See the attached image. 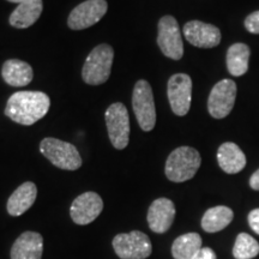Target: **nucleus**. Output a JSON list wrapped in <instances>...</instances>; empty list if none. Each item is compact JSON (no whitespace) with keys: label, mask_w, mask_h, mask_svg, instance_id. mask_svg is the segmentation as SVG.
Masks as SVG:
<instances>
[{"label":"nucleus","mask_w":259,"mask_h":259,"mask_svg":"<svg viewBox=\"0 0 259 259\" xmlns=\"http://www.w3.org/2000/svg\"><path fill=\"white\" fill-rule=\"evenodd\" d=\"M103 210V200L96 192H85L73 200L70 216L76 225L85 226L99 218Z\"/></svg>","instance_id":"nucleus-12"},{"label":"nucleus","mask_w":259,"mask_h":259,"mask_svg":"<svg viewBox=\"0 0 259 259\" xmlns=\"http://www.w3.org/2000/svg\"><path fill=\"white\" fill-rule=\"evenodd\" d=\"M106 125L113 147L122 150L130 141V116L127 108L120 102L113 103L107 108Z\"/></svg>","instance_id":"nucleus-7"},{"label":"nucleus","mask_w":259,"mask_h":259,"mask_svg":"<svg viewBox=\"0 0 259 259\" xmlns=\"http://www.w3.org/2000/svg\"><path fill=\"white\" fill-rule=\"evenodd\" d=\"M219 166L228 174H236L246 166V156L235 143L226 142L218 150Z\"/></svg>","instance_id":"nucleus-18"},{"label":"nucleus","mask_w":259,"mask_h":259,"mask_svg":"<svg viewBox=\"0 0 259 259\" xmlns=\"http://www.w3.org/2000/svg\"><path fill=\"white\" fill-rule=\"evenodd\" d=\"M10 3H15V4H19V3H22L23 0H8Z\"/></svg>","instance_id":"nucleus-28"},{"label":"nucleus","mask_w":259,"mask_h":259,"mask_svg":"<svg viewBox=\"0 0 259 259\" xmlns=\"http://www.w3.org/2000/svg\"><path fill=\"white\" fill-rule=\"evenodd\" d=\"M176 218V205L168 198H157L148 210V225L157 234L166 233Z\"/></svg>","instance_id":"nucleus-14"},{"label":"nucleus","mask_w":259,"mask_h":259,"mask_svg":"<svg viewBox=\"0 0 259 259\" xmlns=\"http://www.w3.org/2000/svg\"><path fill=\"white\" fill-rule=\"evenodd\" d=\"M170 108L178 116L186 115L190 111L192 100V79L186 73L173 74L167 85Z\"/></svg>","instance_id":"nucleus-10"},{"label":"nucleus","mask_w":259,"mask_h":259,"mask_svg":"<svg viewBox=\"0 0 259 259\" xmlns=\"http://www.w3.org/2000/svg\"><path fill=\"white\" fill-rule=\"evenodd\" d=\"M115 254L121 259H147L153 252L149 236L143 232L120 233L113 239Z\"/></svg>","instance_id":"nucleus-6"},{"label":"nucleus","mask_w":259,"mask_h":259,"mask_svg":"<svg viewBox=\"0 0 259 259\" xmlns=\"http://www.w3.org/2000/svg\"><path fill=\"white\" fill-rule=\"evenodd\" d=\"M42 10V0H23L10 16V24L17 29L31 27L40 18Z\"/></svg>","instance_id":"nucleus-17"},{"label":"nucleus","mask_w":259,"mask_h":259,"mask_svg":"<svg viewBox=\"0 0 259 259\" xmlns=\"http://www.w3.org/2000/svg\"><path fill=\"white\" fill-rule=\"evenodd\" d=\"M107 10L106 0H87L71 11L67 25L72 30H83L101 21Z\"/></svg>","instance_id":"nucleus-11"},{"label":"nucleus","mask_w":259,"mask_h":259,"mask_svg":"<svg viewBox=\"0 0 259 259\" xmlns=\"http://www.w3.org/2000/svg\"><path fill=\"white\" fill-rule=\"evenodd\" d=\"M114 51L107 44L99 45L90 52L83 65L82 78L89 85L106 83L111 76Z\"/></svg>","instance_id":"nucleus-3"},{"label":"nucleus","mask_w":259,"mask_h":259,"mask_svg":"<svg viewBox=\"0 0 259 259\" xmlns=\"http://www.w3.org/2000/svg\"><path fill=\"white\" fill-rule=\"evenodd\" d=\"M44 238L40 233L24 232L16 239L11 248V259H42Z\"/></svg>","instance_id":"nucleus-15"},{"label":"nucleus","mask_w":259,"mask_h":259,"mask_svg":"<svg viewBox=\"0 0 259 259\" xmlns=\"http://www.w3.org/2000/svg\"><path fill=\"white\" fill-rule=\"evenodd\" d=\"M193 259H218L215 251L210 247H202Z\"/></svg>","instance_id":"nucleus-26"},{"label":"nucleus","mask_w":259,"mask_h":259,"mask_svg":"<svg viewBox=\"0 0 259 259\" xmlns=\"http://www.w3.org/2000/svg\"><path fill=\"white\" fill-rule=\"evenodd\" d=\"M37 196V187L31 181L22 184L8 200V212L11 216H21L31 208Z\"/></svg>","instance_id":"nucleus-16"},{"label":"nucleus","mask_w":259,"mask_h":259,"mask_svg":"<svg viewBox=\"0 0 259 259\" xmlns=\"http://www.w3.org/2000/svg\"><path fill=\"white\" fill-rule=\"evenodd\" d=\"M132 106L138 125L145 132L151 131L156 124V108L150 84L141 79L136 83L132 94Z\"/></svg>","instance_id":"nucleus-5"},{"label":"nucleus","mask_w":259,"mask_h":259,"mask_svg":"<svg viewBox=\"0 0 259 259\" xmlns=\"http://www.w3.org/2000/svg\"><path fill=\"white\" fill-rule=\"evenodd\" d=\"M250 186L254 191H259V169H257L250 178Z\"/></svg>","instance_id":"nucleus-27"},{"label":"nucleus","mask_w":259,"mask_h":259,"mask_svg":"<svg viewBox=\"0 0 259 259\" xmlns=\"http://www.w3.org/2000/svg\"><path fill=\"white\" fill-rule=\"evenodd\" d=\"M248 225L255 234L259 235V208L253 209L248 213Z\"/></svg>","instance_id":"nucleus-25"},{"label":"nucleus","mask_w":259,"mask_h":259,"mask_svg":"<svg viewBox=\"0 0 259 259\" xmlns=\"http://www.w3.org/2000/svg\"><path fill=\"white\" fill-rule=\"evenodd\" d=\"M245 28L246 30L251 34L259 35V11L252 12L245 19Z\"/></svg>","instance_id":"nucleus-24"},{"label":"nucleus","mask_w":259,"mask_h":259,"mask_svg":"<svg viewBox=\"0 0 259 259\" xmlns=\"http://www.w3.org/2000/svg\"><path fill=\"white\" fill-rule=\"evenodd\" d=\"M3 78L11 87H25L32 80L34 72L31 66L18 59L6 60L2 69Z\"/></svg>","instance_id":"nucleus-19"},{"label":"nucleus","mask_w":259,"mask_h":259,"mask_svg":"<svg viewBox=\"0 0 259 259\" xmlns=\"http://www.w3.org/2000/svg\"><path fill=\"white\" fill-rule=\"evenodd\" d=\"M202 158L198 151L191 147H180L173 150L166 161V177L173 183H184L196 176Z\"/></svg>","instance_id":"nucleus-2"},{"label":"nucleus","mask_w":259,"mask_h":259,"mask_svg":"<svg viewBox=\"0 0 259 259\" xmlns=\"http://www.w3.org/2000/svg\"><path fill=\"white\" fill-rule=\"evenodd\" d=\"M259 254V242L247 233H240L236 236L233 247L235 259H252Z\"/></svg>","instance_id":"nucleus-23"},{"label":"nucleus","mask_w":259,"mask_h":259,"mask_svg":"<svg viewBox=\"0 0 259 259\" xmlns=\"http://www.w3.org/2000/svg\"><path fill=\"white\" fill-rule=\"evenodd\" d=\"M184 36L198 48H213L221 42V31L215 25L200 21H191L184 25Z\"/></svg>","instance_id":"nucleus-13"},{"label":"nucleus","mask_w":259,"mask_h":259,"mask_svg":"<svg viewBox=\"0 0 259 259\" xmlns=\"http://www.w3.org/2000/svg\"><path fill=\"white\" fill-rule=\"evenodd\" d=\"M157 45L162 53L173 60L184 56V44L179 24L173 16H163L158 22Z\"/></svg>","instance_id":"nucleus-8"},{"label":"nucleus","mask_w":259,"mask_h":259,"mask_svg":"<svg viewBox=\"0 0 259 259\" xmlns=\"http://www.w3.org/2000/svg\"><path fill=\"white\" fill-rule=\"evenodd\" d=\"M202 248V238L198 233H186L180 235L171 245L174 259H193Z\"/></svg>","instance_id":"nucleus-22"},{"label":"nucleus","mask_w":259,"mask_h":259,"mask_svg":"<svg viewBox=\"0 0 259 259\" xmlns=\"http://www.w3.org/2000/svg\"><path fill=\"white\" fill-rule=\"evenodd\" d=\"M251 50L245 44H234L227 52V69L234 77H240L248 71Z\"/></svg>","instance_id":"nucleus-20"},{"label":"nucleus","mask_w":259,"mask_h":259,"mask_svg":"<svg viewBox=\"0 0 259 259\" xmlns=\"http://www.w3.org/2000/svg\"><path fill=\"white\" fill-rule=\"evenodd\" d=\"M234 219V212L225 205L213 206L206 210L202 219V228L206 233H218L231 225Z\"/></svg>","instance_id":"nucleus-21"},{"label":"nucleus","mask_w":259,"mask_h":259,"mask_svg":"<svg viewBox=\"0 0 259 259\" xmlns=\"http://www.w3.org/2000/svg\"><path fill=\"white\" fill-rule=\"evenodd\" d=\"M236 83L232 79H222L211 89L208 100V111L215 119H223L232 112L236 100Z\"/></svg>","instance_id":"nucleus-9"},{"label":"nucleus","mask_w":259,"mask_h":259,"mask_svg":"<svg viewBox=\"0 0 259 259\" xmlns=\"http://www.w3.org/2000/svg\"><path fill=\"white\" fill-rule=\"evenodd\" d=\"M40 151L54 166L65 170H76L82 166V157L73 144L47 137L40 143Z\"/></svg>","instance_id":"nucleus-4"},{"label":"nucleus","mask_w":259,"mask_h":259,"mask_svg":"<svg viewBox=\"0 0 259 259\" xmlns=\"http://www.w3.org/2000/svg\"><path fill=\"white\" fill-rule=\"evenodd\" d=\"M51 106L48 95L41 92H18L10 96L5 114L21 125H32L47 114Z\"/></svg>","instance_id":"nucleus-1"}]
</instances>
